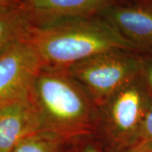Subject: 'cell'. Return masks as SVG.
<instances>
[{
	"label": "cell",
	"instance_id": "obj_1",
	"mask_svg": "<svg viewBox=\"0 0 152 152\" xmlns=\"http://www.w3.org/2000/svg\"><path fill=\"white\" fill-rule=\"evenodd\" d=\"M27 40L44 67L61 69L101 53L135 49L102 16L68 18L32 26Z\"/></svg>",
	"mask_w": 152,
	"mask_h": 152
},
{
	"label": "cell",
	"instance_id": "obj_2",
	"mask_svg": "<svg viewBox=\"0 0 152 152\" xmlns=\"http://www.w3.org/2000/svg\"><path fill=\"white\" fill-rule=\"evenodd\" d=\"M30 97L43 131L71 140L90 133L95 124L96 104L65 69L43 66L33 82Z\"/></svg>",
	"mask_w": 152,
	"mask_h": 152
},
{
	"label": "cell",
	"instance_id": "obj_3",
	"mask_svg": "<svg viewBox=\"0 0 152 152\" xmlns=\"http://www.w3.org/2000/svg\"><path fill=\"white\" fill-rule=\"evenodd\" d=\"M129 51H113L73 64L65 69L88 93L96 106L102 107L120 89L138 78L142 63Z\"/></svg>",
	"mask_w": 152,
	"mask_h": 152
},
{
	"label": "cell",
	"instance_id": "obj_4",
	"mask_svg": "<svg viewBox=\"0 0 152 152\" xmlns=\"http://www.w3.org/2000/svg\"><path fill=\"white\" fill-rule=\"evenodd\" d=\"M145 85L136 78L101 107L105 132L118 152L136 141L151 103Z\"/></svg>",
	"mask_w": 152,
	"mask_h": 152
},
{
	"label": "cell",
	"instance_id": "obj_5",
	"mask_svg": "<svg viewBox=\"0 0 152 152\" xmlns=\"http://www.w3.org/2000/svg\"><path fill=\"white\" fill-rule=\"evenodd\" d=\"M43 64L27 38L0 53V106L30 96Z\"/></svg>",
	"mask_w": 152,
	"mask_h": 152
},
{
	"label": "cell",
	"instance_id": "obj_6",
	"mask_svg": "<svg viewBox=\"0 0 152 152\" xmlns=\"http://www.w3.org/2000/svg\"><path fill=\"white\" fill-rule=\"evenodd\" d=\"M101 16L135 49L152 48V0L118 4L109 8Z\"/></svg>",
	"mask_w": 152,
	"mask_h": 152
},
{
	"label": "cell",
	"instance_id": "obj_7",
	"mask_svg": "<svg viewBox=\"0 0 152 152\" xmlns=\"http://www.w3.org/2000/svg\"><path fill=\"white\" fill-rule=\"evenodd\" d=\"M33 26L75 17L101 16L118 0H22Z\"/></svg>",
	"mask_w": 152,
	"mask_h": 152
},
{
	"label": "cell",
	"instance_id": "obj_8",
	"mask_svg": "<svg viewBox=\"0 0 152 152\" xmlns=\"http://www.w3.org/2000/svg\"><path fill=\"white\" fill-rule=\"evenodd\" d=\"M41 131L42 122L30 96L0 106V152H12L22 140Z\"/></svg>",
	"mask_w": 152,
	"mask_h": 152
},
{
	"label": "cell",
	"instance_id": "obj_9",
	"mask_svg": "<svg viewBox=\"0 0 152 152\" xmlns=\"http://www.w3.org/2000/svg\"><path fill=\"white\" fill-rule=\"evenodd\" d=\"M32 23L24 5L0 11V53L27 38Z\"/></svg>",
	"mask_w": 152,
	"mask_h": 152
},
{
	"label": "cell",
	"instance_id": "obj_10",
	"mask_svg": "<svg viewBox=\"0 0 152 152\" xmlns=\"http://www.w3.org/2000/svg\"><path fill=\"white\" fill-rule=\"evenodd\" d=\"M69 140L48 131H41L22 140L12 152H69Z\"/></svg>",
	"mask_w": 152,
	"mask_h": 152
},
{
	"label": "cell",
	"instance_id": "obj_11",
	"mask_svg": "<svg viewBox=\"0 0 152 152\" xmlns=\"http://www.w3.org/2000/svg\"><path fill=\"white\" fill-rule=\"evenodd\" d=\"M127 150L138 152H152V100L136 141Z\"/></svg>",
	"mask_w": 152,
	"mask_h": 152
},
{
	"label": "cell",
	"instance_id": "obj_12",
	"mask_svg": "<svg viewBox=\"0 0 152 152\" xmlns=\"http://www.w3.org/2000/svg\"><path fill=\"white\" fill-rule=\"evenodd\" d=\"M22 0H0V11L23 6Z\"/></svg>",
	"mask_w": 152,
	"mask_h": 152
},
{
	"label": "cell",
	"instance_id": "obj_13",
	"mask_svg": "<svg viewBox=\"0 0 152 152\" xmlns=\"http://www.w3.org/2000/svg\"><path fill=\"white\" fill-rule=\"evenodd\" d=\"M145 80L148 89L152 91V64L145 69Z\"/></svg>",
	"mask_w": 152,
	"mask_h": 152
},
{
	"label": "cell",
	"instance_id": "obj_14",
	"mask_svg": "<svg viewBox=\"0 0 152 152\" xmlns=\"http://www.w3.org/2000/svg\"><path fill=\"white\" fill-rule=\"evenodd\" d=\"M81 152H98V151L95 146H93L91 145H88L82 150Z\"/></svg>",
	"mask_w": 152,
	"mask_h": 152
},
{
	"label": "cell",
	"instance_id": "obj_15",
	"mask_svg": "<svg viewBox=\"0 0 152 152\" xmlns=\"http://www.w3.org/2000/svg\"><path fill=\"white\" fill-rule=\"evenodd\" d=\"M118 152H138V151H131V150H126V151H118Z\"/></svg>",
	"mask_w": 152,
	"mask_h": 152
}]
</instances>
